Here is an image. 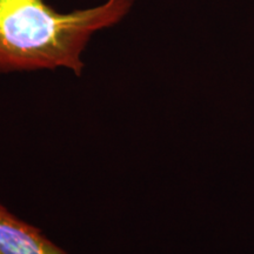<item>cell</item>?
<instances>
[{"instance_id": "obj_1", "label": "cell", "mask_w": 254, "mask_h": 254, "mask_svg": "<svg viewBox=\"0 0 254 254\" xmlns=\"http://www.w3.org/2000/svg\"><path fill=\"white\" fill-rule=\"evenodd\" d=\"M134 0H105L62 13L45 0H0V73L66 68L81 75L97 32L117 25Z\"/></svg>"}, {"instance_id": "obj_2", "label": "cell", "mask_w": 254, "mask_h": 254, "mask_svg": "<svg viewBox=\"0 0 254 254\" xmlns=\"http://www.w3.org/2000/svg\"><path fill=\"white\" fill-rule=\"evenodd\" d=\"M0 254H65L37 227L0 204Z\"/></svg>"}]
</instances>
